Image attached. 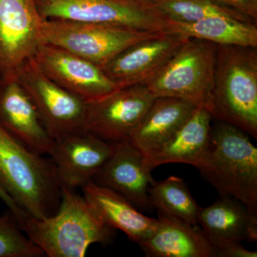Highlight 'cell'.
Instances as JSON below:
<instances>
[{"mask_svg":"<svg viewBox=\"0 0 257 257\" xmlns=\"http://www.w3.org/2000/svg\"><path fill=\"white\" fill-rule=\"evenodd\" d=\"M20 226L50 257L84 256L93 243L110 241L114 231L84 196L65 187L55 214L43 219L26 214Z\"/></svg>","mask_w":257,"mask_h":257,"instance_id":"6da1fadb","label":"cell"},{"mask_svg":"<svg viewBox=\"0 0 257 257\" xmlns=\"http://www.w3.org/2000/svg\"><path fill=\"white\" fill-rule=\"evenodd\" d=\"M0 184L33 217H49L60 207L62 187L53 161L25 146L1 124Z\"/></svg>","mask_w":257,"mask_h":257,"instance_id":"7a4b0ae2","label":"cell"},{"mask_svg":"<svg viewBox=\"0 0 257 257\" xmlns=\"http://www.w3.org/2000/svg\"><path fill=\"white\" fill-rule=\"evenodd\" d=\"M207 110L213 119L257 139L256 47L216 45Z\"/></svg>","mask_w":257,"mask_h":257,"instance_id":"3957f363","label":"cell"},{"mask_svg":"<svg viewBox=\"0 0 257 257\" xmlns=\"http://www.w3.org/2000/svg\"><path fill=\"white\" fill-rule=\"evenodd\" d=\"M249 135L223 121L211 128V147L197 170L219 196L242 203L257 215V149Z\"/></svg>","mask_w":257,"mask_h":257,"instance_id":"277c9868","label":"cell"},{"mask_svg":"<svg viewBox=\"0 0 257 257\" xmlns=\"http://www.w3.org/2000/svg\"><path fill=\"white\" fill-rule=\"evenodd\" d=\"M162 32L69 20H43L40 40L42 43L60 47L101 67L128 47Z\"/></svg>","mask_w":257,"mask_h":257,"instance_id":"5b68a950","label":"cell"},{"mask_svg":"<svg viewBox=\"0 0 257 257\" xmlns=\"http://www.w3.org/2000/svg\"><path fill=\"white\" fill-rule=\"evenodd\" d=\"M216 45L189 39L147 87L155 98L175 97L208 109L210 101Z\"/></svg>","mask_w":257,"mask_h":257,"instance_id":"8992f818","label":"cell"},{"mask_svg":"<svg viewBox=\"0 0 257 257\" xmlns=\"http://www.w3.org/2000/svg\"><path fill=\"white\" fill-rule=\"evenodd\" d=\"M36 5L43 20L167 31V18L152 0H36Z\"/></svg>","mask_w":257,"mask_h":257,"instance_id":"52a82bcc","label":"cell"},{"mask_svg":"<svg viewBox=\"0 0 257 257\" xmlns=\"http://www.w3.org/2000/svg\"><path fill=\"white\" fill-rule=\"evenodd\" d=\"M32 100L55 140L84 133L87 103L47 77L32 58L15 77Z\"/></svg>","mask_w":257,"mask_h":257,"instance_id":"ba28073f","label":"cell"},{"mask_svg":"<svg viewBox=\"0 0 257 257\" xmlns=\"http://www.w3.org/2000/svg\"><path fill=\"white\" fill-rule=\"evenodd\" d=\"M155 99L145 85L120 88L87 104L84 132L114 145L130 142Z\"/></svg>","mask_w":257,"mask_h":257,"instance_id":"9c48e42d","label":"cell"},{"mask_svg":"<svg viewBox=\"0 0 257 257\" xmlns=\"http://www.w3.org/2000/svg\"><path fill=\"white\" fill-rule=\"evenodd\" d=\"M32 59L47 77L87 104L120 89L99 66L60 47L41 42Z\"/></svg>","mask_w":257,"mask_h":257,"instance_id":"30bf717a","label":"cell"},{"mask_svg":"<svg viewBox=\"0 0 257 257\" xmlns=\"http://www.w3.org/2000/svg\"><path fill=\"white\" fill-rule=\"evenodd\" d=\"M36 0H0V77L15 78L41 43Z\"/></svg>","mask_w":257,"mask_h":257,"instance_id":"8fae6325","label":"cell"},{"mask_svg":"<svg viewBox=\"0 0 257 257\" xmlns=\"http://www.w3.org/2000/svg\"><path fill=\"white\" fill-rule=\"evenodd\" d=\"M188 40L164 31L128 47L100 68L120 88L146 86Z\"/></svg>","mask_w":257,"mask_h":257,"instance_id":"7c38bea8","label":"cell"},{"mask_svg":"<svg viewBox=\"0 0 257 257\" xmlns=\"http://www.w3.org/2000/svg\"><path fill=\"white\" fill-rule=\"evenodd\" d=\"M114 149V145L84 132L55 140L49 156L61 187L75 191L92 181Z\"/></svg>","mask_w":257,"mask_h":257,"instance_id":"4fadbf2b","label":"cell"},{"mask_svg":"<svg viewBox=\"0 0 257 257\" xmlns=\"http://www.w3.org/2000/svg\"><path fill=\"white\" fill-rule=\"evenodd\" d=\"M155 179L146 157L130 142L115 145L112 155L92 182L122 196L140 211L152 209L149 189Z\"/></svg>","mask_w":257,"mask_h":257,"instance_id":"5bb4252c","label":"cell"},{"mask_svg":"<svg viewBox=\"0 0 257 257\" xmlns=\"http://www.w3.org/2000/svg\"><path fill=\"white\" fill-rule=\"evenodd\" d=\"M0 124L39 155H50L55 140L18 79L0 81Z\"/></svg>","mask_w":257,"mask_h":257,"instance_id":"9a60e30c","label":"cell"},{"mask_svg":"<svg viewBox=\"0 0 257 257\" xmlns=\"http://www.w3.org/2000/svg\"><path fill=\"white\" fill-rule=\"evenodd\" d=\"M197 224L214 251L229 243L257 240V215L232 198L220 197L209 207H200Z\"/></svg>","mask_w":257,"mask_h":257,"instance_id":"2e32d148","label":"cell"},{"mask_svg":"<svg viewBox=\"0 0 257 257\" xmlns=\"http://www.w3.org/2000/svg\"><path fill=\"white\" fill-rule=\"evenodd\" d=\"M197 107L179 98H155L132 135L130 143L146 158L152 156L175 136Z\"/></svg>","mask_w":257,"mask_h":257,"instance_id":"e0dca14e","label":"cell"},{"mask_svg":"<svg viewBox=\"0 0 257 257\" xmlns=\"http://www.w3.org/2000/svg\"><path fill=\"white\" fill-rule=\"evenodd\" d=\"M212 116L204 107H197L185 124L157 153L146 158L150 170L166 164L180 163L196 169L207 158L211 147Z\"/></svg>","mask_w":257,"mask_h":257,"instance_id":"ac0fdd59","label":"cell"},{"mask_svg":"<svg viewBox=\"0 0 257 257\" xmlns=\"http://www.w3.org/2000/svg\"><path fill=\"white\" fill-rule=\"evenodd\" d=\"M154 234L139 246L150 257H215L214 249L197 225L158 212Z\"/></svg>","mask_w":257,"mask_h":257,"instance_id":"d6986e66","label":"cell"},{"mask_svg":"<svg viewBox=\"0 0 257 257\" xmlns=\"http://www.w3.org/2000/svg\"><path fill=\"white\" fill-rule=\"evenodd\" d=\"M84 197L114 229L122 231L138 244L155 232L158 221L149 217L118 193L93 182L82 188Z\"/></svg>","mask_w":257,"mask_h":257,"instance_id":"ffe728a7","label":"cell"},{"mask_svg":"<svg viewBox=\"0 0 257 257\" xmlns=\"http://www.w3.org/2000/svg\"><path fill=\"white\" fill-rule=\"evenodd\" d=\"M166 29L187 39H197L222 46L257 47L256 23L223 16H213L194 23L167 19Z\"/></svg>","mask_w":257,"mask_h":257,"instance_id":"44dd1931","label":"cell"},{"mask_svg":"<svg viewBox=\"0 0 257 257\" xmlns=\"http://www.w3.org/2000/svg\"><path fill=\"white\" fill-rule=\"evenodd\" d=\"M152 207L165 215L197 225L200 207L189 192L188 184L181 177H172L153 183L149 189Z\"/></svg>","mask_w":257,"mask_h":257,"instance_id":"7402d4cb","label":"cell"},{"mask_svg":"<svg viewBox=\"0 0 257 257\" xmlns=\"http://www.w3.org/2000/svg\"><path fill=\"white\" fill-rule=\"evenodd\" d=\"M166 18L180 23H194L213 16H223L256 23L239 12L213 0H157L155 2Z\"/></svg>","mask_w":257,"mask_h":257,"instance_id":"603a6c76","label":"cell"},{"mask_svg":"<svg viewBox=\"0 0 257 257\" xmlns=\"http://www.w3.org/2000/svg\"><path fill=\"white\" fill-rule=\"evenodd\" d=\"M45 253L20 227L8 209L0 216V257H40Z\"/></svg>","mask_w":257,"mask_h":257,"instance_id":"cb8c5ba5","label":"cell"},{"mask_svg":"<svg viewBox=\"0 0 257 257\" xmlns=\"http://www.w3.org/2000/svg\"><path fill=\"white\" fill-rule=\"evenodd\" d=\"M239 12L253 21L257 20V0H213Z\"/></svg>","mask_w":257,"mask_h":257,"instance_id":"d4e9b609","label":"cell"},{"mask_svg":"<svg viewBox=\"0 0 257 257\" xmlns=\"http://www.w3.org/2000/svg\"><path fill=\"white\" fill-rule=\"evenodd\" d=\"M218 257H256V251H250L243 246L241 242L229 243L214 251Z\"/></svg>","mask_w":257,"mask_h":257,"instance_id":"484cf974","label":"cell"},{"mask_svg":"<svg viewBox=\"0 0 257 257\" xmlns=\"http://www.w3.org/2000/svg\"><path fill=\"white\" fill-rule=\"evenodd\" d=\"M0 199L6 204L8 209L13 212V214H14L15 217L18 219L19 224H20L23 216L28 214L19 207L18 204L13 200V198L10 197L4 188L2 187L1 184H0Z\"/></svg>","mask_w":257,"mask_h":257,"instance_id":"4316f807","label":"cell"},{"mask_svg":"<svg viewBox=\"0 0 257 257\" xmlns=\"http://www.w3.org/2000/svg\"><path fill=\"white\" fill-rule=\"evenodd\" d=\"M152 1L156 2V1H157V0H152Z\"/></svg>","mask_w":257,"mask_h":257,"instance_id":"83f0119b","label":"cell"}]
</instances>
